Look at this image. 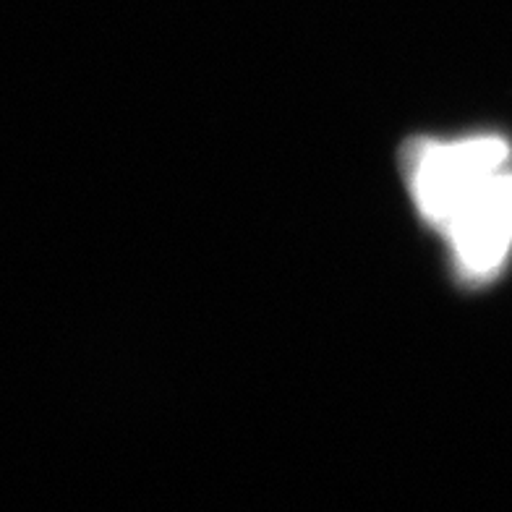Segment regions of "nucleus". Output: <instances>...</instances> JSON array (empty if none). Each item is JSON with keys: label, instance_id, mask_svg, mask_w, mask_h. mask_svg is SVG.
Here are the masks:
<instances>
[{"label": "nucleus", "instance_id": "1", "mask_svg": "<svg viewBox=\"0 0 512 512\" xmlns=\"http://www.w3.org/2000/svg\"><path fill=\"white\" fill-rule=\"evenodd\" d=\"M507 165L510 144L502 136H471L447 144L413 142L405 152V168L418 209L442 230L465 199H471Z\"/></svg>", "mask_w": 512, "mask_h": 512}, {"label": "nucleus", "instance_id": "2", "mask_svg": "<svg viewBox=\"0 0 512 512\" xmlns=\"http://www.w3.org/2000/svg\"><path fill=\"white\" fill-rule=\"evenodd\" d=\"M465 280H486L512 246V170L507 165L481 186L445 225Z\"/></svg>", "mask_w": 512, "mask_h": 512}]
</instances>
